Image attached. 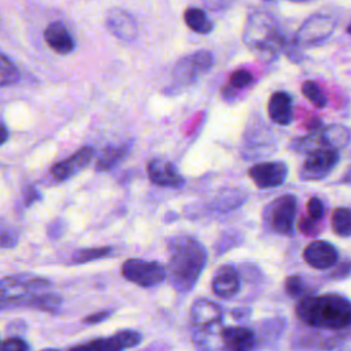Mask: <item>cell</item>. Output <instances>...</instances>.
Here are the masks:
<instances>
[{"mask_svg":"<svg viewBox=\"0 0 351 351\" xmlns=\"http://www.w3.org/2000/svg\"><path fill=\"white\" fill-rule=\"evenodd\" d=\"M122 276L140 287H154L165 281L167 270L159 262L130 258L122 265Z\"/></svg>","mask_w":351,"mask_h":351,"instance_id":"52a82bcc","label":"cell"},{"mask_svg":"<svg viewBox=\"0 0 351 351\" xmlns=\"http://www.w3.org/2000/svg\"><path fill=\"white\" fill-rule=\"evenodd\" d=\"M245 47L262 59H273L285 49V34L278 23L266 12L248 16L243 32Z\"/></svg>","mask_w":351,"mask_h":351,"instance_id":"3957f363","label":"cell"},{"mask_svg":"<svg viewBox=\"0 0 351 351\" xmlns=\"http://www.w3.org/2000/svg\"><path fill=\"white\" fill-rule=\"evenodd\" d=\"M92 156H93V148L92 147H82L77 152H74L70 158L55 163L51 167V174L58 181L67 180L71 176L77 174L84 167H86V165L90 162Z\"/></svg>","mask_w":351,"mask_h":351,"instance_id":"2e32d148","label":"cell"},{"mask_svg":"<svg viewBox=\"0 0 351 351\" xmlns=\"http://www.w3.org/2000/svg\"><path fill=\"white\" fill-rule=\"evenodd\" d=\"M336 22L329 15L317 14L310 16L295 34L296 47H311L328 38L335 30Z\"/></svg>","mask_w":351,"mask_h":351,"instance_id":"30bf717a","label":"cell"},{"mask_svg":"<svg viewBox=\"0 0 351 351\" xmlns=\"http://www.w3.org/2000/svg\"><path fill=\"white\" fill-rule=\"evenodd\" d=\"M298 214V199L292 193H284L271 200L263 210L265 226L281 236L295 233V219Z\"/></svg>","mask_w":351,"mask_h":351,"instance_id":"277c9868","label":"cell"},{"mask_svg":"<svg viewBox=\"0 0 351 351\" xmlns=\"http://www.w3.org/2000/svg\"><path fill=\"white\" fill-rule=\"evenodd\" d=\"M111 248L110 247H95V248H82V250H77L74 251L71 261L74 263H86L90 261H96L100 258H104L107 255L111 254Z\"/></svg>","mask_w":351,"mask_h":351,"instance_id":"4316f807","label":"cell"},{"mask_svg":"<svg viewBox=\"0 0 351 351\" xmlns=\"http://www.w3.org/2000/svg\"><path fill=\"white\" fill-rule=\"evenodd\" d=\"M284 289H285V292H287L289 296L298 298V296H300V295L304 292V289H306V282H304V280H303L302 276H299V274H292V276L287 277V280H285V282H284Z\"/></svg>","mask_w":351,"mask_h":351,"instance_id":"f1b7e54d","label":"cell"},{"mask_svg":"<svg viewBox=\"0 0 351 351\" xmlns=\"http://www.w3.org/2000/svg\"><path fill=\"white\" fill-rule=\"evenodd\" d=\"M302 95L306 99H308V101L317 108H324L328 103L325 93L321 90L318 84L313 80H307L302 84Z\"/></svg>","mask_w":351,"mask_h":351,"instance_id":"d4e9b609","label":"cell"},{"mask_svg":"<svg viewBox=\"0 0 351 351\" xmlns=\"http://www.w3.org/2000/svg\"><path fill=\"white\" fill-rule=\"evenodd\" d=\"M332 230L340 237L351 236V208L337 207L330 217Z\"/></svg>","mask_w":351,"mask_h":351,"instance_id":"603a6c76","label":"cell"},{"mask_svg":"<svg viewBox=\"0 0 351 351\" xmlns=\"http://www.w3.org/2000/svg\"><path fill=\"white\" fill-rule=\"evenodd\" d=\"M252 74L245 70V69H239V70H234L230 75H229V85L233 88V89H243V88H247L252 84Z\"/></svg>","mask_w":351,"mask_h":351,"instance_id":"83f0119b","label":"cell"},{"mask_svg":"<svg viewBox=\"0 0 351 351\" xmlns=\"http://www.w3.org/2000/svg\"><path fill=\"white\" fill-rule=\"evenodd\" d=\"M214 64V56L210 51H197L181 58L173 70L176 81L181 85H189L208 73Z\"/></svg>","mask_w":351,"mask_h":351,"instance_id":"9c48e42d","label":"cell"},{"mask_svg":"<svg viewBox=\"0 0 351 351\" xmlns=\"http://www.w3.org/2000/svg\"><path fill=\"white\" fill-rule=\"evenodd\" d=\"M293 101L287 92H274L267 103V114L270 121L280 126H287L293 119Z\"/></svg>","mask_w":351,"mask_h":351,"instance_id":"d6986e66","label":"cell"},{"mask_svg":"<svg viewBox=\"0 0 351 351\" xmlns=\"http://www.w3.org/2000/svg\"><path fill=\"white\" fill-rule=\"evenodd\" d=\"M303 259L317 270H326L337 263L339 252L333 244L325 240H315L304 247Z\"/></svg>","mask_w":351,"mask_h":351,"instance_id":"7c38bea8","label":"cell"},{"mask_svg":"<svg viewBox=\"0 0 351 351\" xmlns=\"http://www.w3.org/2000/svg\"><path fill=\"white\" fill-rule=\"evenodd\" d=\"M292 1H306V0H292Z\"/></svg>","mask_w":351,"mask_h":351,"instance_id":"ab89813d","label":"cell"},{"mask_svg":"<svg viewBox=\"0 0 351 351\" xmlns=\"http://www.w3.org/2000/svg\"><path fill=\"white\" fill-rule=\"evenodd\" d=\"M351 276V261L336 263L335 269L330 271V278L343 280Z\"/></svg>","mask_w":351,"mask_h":351,"instance_id":"d6a6232c","label":"cell"},{"mask_svg":"<svg viewBox=\"0 0 351 351\" xmlns=\"http://www.w3.org/2000/svg\"><path fill=\"white\" fill-rule=\"evenodd\" d=\"M48 285L43 278L7 277L0 280V308L8 304H26L27 299L36 291Z\"/></svg>","mask_w":351,"mask_h":351,"instance_id":"8992f818","label":"cell"},{"mask_svg":"<svg viewBox=\"0 0 351 351\" xmlns=\"http://www.w3.org/2000/svg\"><path fill=\"white\" fill-rule=\"evenodd\" d=\"M223 311L222 307L208 299H197L191 306V318L195 328V341L203 347L206 339L221 332Z\"/></svg>","mask_w":351,"mask_h":351,"instance_id":"5b68a950","label":"cell"},{"mask_svg":"<svg viewBox=\"0 0 351 351\" xmlns=\"http://www.w3.org/2000/svg\"><path fill=\"white\" fill-rule=\"evenodd\" d=\"M169 273L178 292H189L197 282L206 262L204 245L191 236H176L169 240Z\"/></svg>","mask_w":351,"mask_h":351,"instance_id":"6da1fadb","label":"cell"},{"mask_svg":"<svg viewBox=\"0 0 351 351\" xmlns=\"http://www.w3.org/2000/svg\"><path fill=\"white\" fill-rule=\"evenodd\" d=\"M213 292L222 299H230L240 291V276L233 265L221 266L213 277Z\"/></svg>","mask_w":351,"mask_h":351,"instance_id":"ac0fdd59","label":"cell"},{"mask_svg":"<svg viewBox=\"0 0 351 351\" xmlns=\"http://www.w3.org/2000/svg\"><path fill=\"white\" fill-rule=\"evenodd\" d=\"M222 347L233 351H248L258 347L255 332L248 326H229L219 332Z\"/></svg>","mask_w":351,"mask_h":351,"instance_id":"5bb4252c","label":"cell"},{"mask_svg":"<svg viewBox=\"0 0 351 351\" xmlns=\"http://www.w3.org/2000/svg\"><path fill=\"white\" fill-rule=\"evenodd\" d=\"M340 184H346V185H351V166L343 173V177L340 178Z\"/></svg>","mask_w":351,"mask_h":351,"instance_id":"8d00e7d4","label":"cell"},{"mask_svg":"<svg viewBox=\"0 0 351 351\" xmlns=\"http://www.w3.org/2000/svg\"><path fill=\"white\" fill-rule=\"evenodd\" d=\"M147 173L149 180L160 186L177 188L184 184V178L177 170V167L165 159H152L147 165Z\"/></svg>","mask_w":351,"mask_h":351,"instance_id":"e0dca14e","label":"cell"},{"mask_svg":"<svg viewBox=\"0 0 351 351\" xmlns=\"http://www.w3.org/2000/svg\"><path fill=\"white\" fill-rule=\"evenodd\" d=\"M307 213H308V217L314 218V219H321L324 217V213H325V207H324V203L321 199L313 196L308 199L307 202Z\"/></svg>","mask_w":351,"mask_h":351,"instance_id":"f546056e","label":"cell"},{"mask_svg":"<svg viewBox=\"0 0 351 351\" xmlns=\"http://www.w3.org/2000/svg\"><path fill=\"white\" fill-rule=\"evenodd\" d=\"M298 318L317 329H344L351 326V300L337 293L302 298L295 308Z\"/></svg>","mask_w":351,"mask_h":351,"instance_id":"7a4b0ae2","label":"cell"},{"mask_svg":"<svg viewBox=\"0 0 351 351\" xmlns=\"http://www.w3.org/2000/svg\"><path fill=\"white\" fill-rule=\"evenodd\" d=\"M288 165L282 160L261 162L248 169V176L259 189L281 185L288 177Z\"/></svg>","mask_w":351,"mask_h":351,"instance_id":"8fae6325","label":"cell"},{"mask_svg":"<svg viewBox=\"0 0 351 351\" xmlns=\"http://www.w3.org/2000/svg\"><path fill=\"white\" fill-rule=\"evenodd\" d=\"M106 26L112 36L123 41H132L137 34V25L133 16L123 8H111L106 15Z\"/></svg>","mask_w":351,"mask_h":351,"instance_id":"9a60e30c","label":"cell"},{"mask_svg":"<svg viewBox=\"0 0 351 351\" xmlns=\"http://www.w3.org/2000/svg\"><path fill=\"white\" fill-rule=\"evenodd\" d=\"M184 21L189 29L196 33L207 34L213 30V22L208 19L206 12L200 8L191 7L184 12Z\"/></svg>","mask_w":351,"mask_h":351,"instance_id":"7402d4cb","label":"cell"},{"mask_svg":"<svg viewBox=\"0 0 351 351\" xmlns=\"http://www.w3.org/2000/svg\"><path fill=\"white\" fill-rule=\"evenodd\" d=\"M44 38L55 52L62 55L70 53L75 47L73 36L62 22L49 23L44 30Z\"/></svg>","mask_w":351,"mask_h":351,"instance_id":"ffe728a7","label":"cell"},{"mask_svg":"<svg viewBox=\"0 0 351 351\" xmlns=\"http://www.w3.org/2000/svg\"><path fill=\"white\" fill-rule=\"evenodd\" d=\"M319 132H321L324 145L326 148L340 149V148H344L351 140V130L344 125L333 123L319 129Z\"/></svg>","mask_w":351,"mask_h":351,"instance_id":"44dd1931","label":"cell"},{"mask_svg":"<svg viewBox=\"0 0 351 351\" xmlns=\"http://www.w3.org/2000/svg\"><path fill=\"white\" fill-rule=\"evenodd\" d=\"M16 233L14 232V229L8 228V226H4V228H0V245L1 247H14L16 244Z\"/></svg>","mask_w":351,"mask_h":351,"instance_id":"836d02e7","label":"cell"},{"mask_svg":"<svg viewBox=\"0 0 351 351\" xmlns=\"http://www.w3.org/2000/svg\"><path fill=\"white\" fill-rule=\"evenodd\" d=\"M128 152L126 145H121V147H107L103 154L100 155V158L96 162V169L99 171L103 170H108L111 167H114Z\"/></svg>","mask_w":351,"mask_h":351,"instance_id":"cb8c5ba5","label":"cell"},{"mask_svg":"<svg viewBox=\"0 0 351 351\" xmlns=\"http://www.w3.org/2000/svg\"><path fill=\"white\" fill-rule=\"evenodd\" d=\"M111 314H112L111 310H106V311L103 310V311H99V313H96V314L88 315V317L85 318V322H86V324H97V322H101V321L107 319Z\"/></svg>","mask_w":351,"mask_h":351,"instance_id":"d590c367","label":"cell"},{"mask_svg":"<svg viewBox=\"0 0 351 351\" xmlns=\"http://www.w3.org/2000/svg\"><path fill=\"white\" fill-rule=\"evenodd\" d=\"M19 80V71L10 58L0 53V88L15 84Z\"/></svg>","mask_w":351,"mask_h":351,"instance_id":"484cf974","label":"cell"},{"mask_svg":"<svg viewBox=\"0 0 351 351\" xmlns=\"http://www.w3.org/2000/svg\"><path fill=\"white\" fill-rule=\"evenodd\" d=\"M318 221H321V219H314V218H311V217H304V218L300 219V222H299V229H300V232H302L303 234H306V236H314L315 233L319 232L318 225H317Z\"/></svg>","mask_w":351,"mask_h":351,"instance_id":"1f68e13d","label":"cell"},{"mask_svg":"<svg viewBox=\"0 0 351 351\" xmlns=\"http://www.w3.org/2000/svg\"><path fill=\"white\" fill-rule=\"evenodd\" d=\"M7 138H8V130H7V128H5L3 123H0V145H1Z\"/></svg>","mask_w":351,"mask_h":351,"instance_id":"74e56055","label":"cell"},{"mask_svg":"<svg viewBox=\"0 0 351 351\" xmlns=\"http://www.w3.org/2000/svg\"><path fill=\"white\" fill-rule=\"evenodd\" d=\"M339 149L318 148L307 154L299 169L302 181H318L325 178L339 163Z\"/></svg>","mask_w":351,"mask_h":351,"instance_id":"ba28073f","label":"cell"},{"mask_svg":"<svg viewBox=\"0 0 351 351\" xmlns=\"http://www.w3.org/2000/svg\"><path fill=\"white\" fill-rule=\"evenodd\" d=\"M347 32H348V33H350V34H351V23H350V25H348V27H347Z\"/></svg>","mask_w":351,"mask_h":351,"instance_id":"f35d334b","label":"cell"},{"mask_svg":"<svg viewBox=\"0 0 351 351\" xmlns=\"http://www.w3.org/2000/svg\"><path fill=\"white\" fill-rule=\"evenodd\" d=\"M141 343V333L137 330H121L110 337L95 339L86 344L77 346L75 348H86V350H97V351H117L123 348L136 347Z\"/></svg>","mask_w":351,"mask_h":351,"instance_id":"4fadbf2b","label":"cell"},{"mask_svg":"<svg viewBox=\"0 0 351 351\" xmlns=\"http://www.w3.org/2000/svg\"><path fill=\"white\" fill-rule=\"evenodd\" d=\"M0 350L3 351H26L29 350V344L19 337H8L0 344Z\"/></svg>","mask_w":351,"mask_h":351,"instance_id":"4dcf8cb0","label":"cell"},{"mask_svg":"<svg viewBox=\"0 0 351 351\" xmlns=\"http://www.w3.org/2000/svg\"><path fill=\"white\" fill-rule=\"evenodd\" d=\"M202 3L213 11H222L228 8L233 3V0H202Z\"/></svg>","mask_w":351,"mask_h":351,"instance_id":"e575fe53","label":"cell"}]
</instances>
